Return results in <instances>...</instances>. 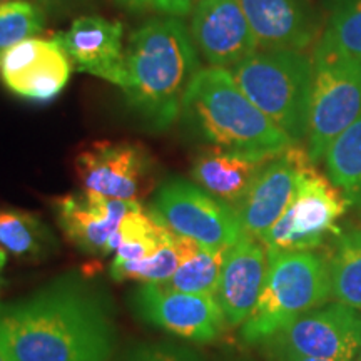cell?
<instances>
[{
    "label": "cell",
    "mask_w": 361,
    "mask_h": 361,
    "mask_svg": "<svg viewBox=\"0 0 361 361\" xmlns=\"http://www.w3.org/2000/svg\"><path fill=\"white\" fill-rule=\"evenodd\" d=\"M233 79L246 97L293 142L306 137L314 64L303 51L255 52L233 66Z\"/></svg>",
    "instance_id": "5b68a950"
},
{
    "label": "cell",
    "mask_w": 361,
    "mask_h": 361,
    "mask_svg": "<svg viewBox=\"0 0 361 361\" xmlns=\"http://www.w3.org/2000/svg\"><path fill=\"white\" fill-rule=\"evenodd\" d=\"M42 2H52V0H42Z\"/></svg>",
    "instance_id": "e575fe53"
},
{
    "label": "cell",
    "mask_w": 361,
    "mask_h": 361,
    "mask_svg": "<svg viewBox=\"0 0 361 361\" xmlns=\"http://www.w3.org/2000/svg\"><path fill=\"white\" fill-rule=\"evenodd\" d=\"M314 164L308 151L291 144L266 162L246 196L233 207L243 233L261 239L281 218L295 196L301 174Z\"/></svg>",
    "instance_id": "7c38bea8"
},
{
    "label": "cell",
    "mask_w": 361,
    "mask_h": 361,
    "mask_svg": "<svg viewBox=\"0 0 361 361\" xmlns=\"http://www.w3.org/2000/svg\"><path fill=\"white\" fill-rule=\"evenodd\" d=\"M194 239L179 236L173 233L169 241L164 246H161L154 255L144 259L135 261H116L111 263V276L116 281H133L141 283H166L173 276L174 271L178 269L184 259L189 258V252H192L196 247Z\"/></svg>",
    "instance_id": "603a6c76"
},
{
    "label": "cell",
    "mask_w": 361,
    "mask_h": 361,
    "mask_svg": "<svg viewBox=\"0 0 361 361\" xmlns=\"http://www.w3.org/2000/svg\"><path fill=\"white\" fill-rule=\"evenodd\" d=\"M314 62L361 64V0H335Z\"/></svg>",
    "instance_id": "ffe728a7"
},
{
    "label": "cell",
    "mask_w": 361,
    "mask_h": 361,
    "mask_svg": "<svg viewBox=\"0 0 361 361\" xmlns=\"http://www.w3.org/2000/svg\"><path fill=\"white\" fill-rule=\"evenodd\" d=\"M266 355H268V361H326V360L306 358V356L284 353V351H266Z\"/></svg>",
    "instance_id": "f546056e"
},
{
    "label": "cell",
    "mask_w": 361,
    "mask_h": 361,
    "mask_svg": "<svg viewBox=\"0 0 361 361\" xmlns=\"http://www.w3.org/2000/svg\"><path fill=\"white\" fill-rule=\"evenodd\" d=\"M0 361H12V360L8 358V356H7L6 353H4L2 350H0Z\"/></svg>",
    "instance_id": "d6a6232c"
},
{
    "label": "cell",
    "mask_w": 361,
    "mask_h": 361,
    "mask_svg": "<svg viewBox=\"0 0 361 361\" xmlns=\"http://www.w3.org/2000/svg\"><path fill=\"white\" fill-rule=\"evenodd\" d=\"M154 162L141 144L97 141L75 157V171L84 191L109 200L137 201L151 189Z\"/></svg>",
    "instance_id": "8fae6325"
},
{
    "label": "cell",
    "mask_w": 361,
    "mask_h": 361,
    "mask_svg": "<svg viewBox=\"0 0 361 361\" xmlns=\"http://www.w3.org/2000/svg\"><path fill=\"white\" fill-rule=\"evenodd\" d=\"M117 361H201L196 350L173 341L139 343L121 355Z\"/></svg>",
    "instance_id": "83f0119b"
},
{
    "label": "cell",
    "mask_w": 361,
    "mask_h": 361,
    "mask_svg": "<svg viewBox=\"0 0 361 361\" xmlns=\"http://www.w3.org/2000/svg\"><path fill=\"white\" fill-rule=\"evenodd\" d=\"M224 252V247L200 245L184 263L178 266L166 284L183 293L216 296Z\"/></svg>",
    "instance_id": "484cf974"
},
{
    "label": "cell",
    "mask_w": 361,
    "mask_h": 361,
    "mask_svg": "<svg viewBox=\"0 0 361 361\" xmlns=\"http://www.w3.org/2000/svg\"><path fill=\"white\" fill-rule=\"evenodd\" d=\"M200 71L189 30L179 19H154L130 35L123 79L129 106L157 129L178 119L186 89Z\"/></svg>",
    "instance_id": "7a4b0ae2"
},
{
    "label": "cell",
    "mask_w": 361,
    "mask_h": 361,
    "mask_svg": "<svg viewBox=\"0 0 361 361\" xmlns=\"http://www.w3.org/2000/svg\"><path fill=\"white\" fill-rule=\"evenodd\" d=\"M149 213L173 233L206 246L228 250L245 234L231 206L183 179L162 184Z\"/></svg>",
    "instance_id": "52a82bcc"
},
{
    "label": "cell",
    "mask_w": 361,
    "mask_h": 361,
    "mask_svg": "<svg viewBox=\"0 0 361 361\" xmlns=\"http://www.w3.org/2000/svg\"><path fill=\"white\" fill-rule=\"evenodd\" d=\"M117 2L130 8H141L149 6V4H154V0H117Z\"/></svg>",
    "instance_id": "4dcf8cb0"
},
{
    "label": "cell",
    "mask_w": 361,
    "mask_h": 361,
    "mask_svg": "<svg viewBox=\"0 0 361 361\" xmlns=\"http://www.w3.org/2000/svg\"><path fill=\"white\" fill-rule=\"evenodd\" d=\"M123 35L121 22L89 16L75 19L69 29L54 35V40L74 61L78 71L119 85L124 61Z\"/></svg>",
    "instance_id": "e0dca14e"
},
{
    "label": "cell",
    "mask_w": 361,
    "mask_h": 361,
    "mask_svg": "<svg viewBox=\"0 0 361 361\" xmlns=\"http://www.w3.org/2000/svg\"><path fill=\"white\" fill-rule=\"evenodd\" d=\"M331 298L329 261L314 251L268 252V273L255 310L241 328L250 345L269 340Z\"/></svg>",
    "instance_id": "277c9868"
},
{
    "label": "cell",
    "mask_w": 361,
    "mask_h": 361,
    "mask_svg": "<svg viewBox=\"0 0 361 361\" xmlns=\"http://www.w3.org/2000/svg\"><path fill=\"white\" fill-rule=\"evenodd\" d=\"M173 231L166 228L154 214L144 213L139 204L121 221L119 229L107 243L106 255L116 252V261H135L152 256L169 241Z\"/></svg>",
    "instance_id": "44dd1931"
},
{
    "label": "cell",
    "mask_w": 361,
    "mask_h": 361,
    "mask_svg": "<svg viewBox=\"0 0 361 361\" xmlns=\"http://www.w3.org/2000/svg\"><path fill=\"white\" fill-rule=\"evenodd\" d=\"M356 361H361V348H360V353H358V358H356Z\"/></svg>",
    "instance_id": "836d02e7"
},
{
    "label": "cell",
    "mask_w": 361,
    "mask_h": 361,
    "mask_svg": "<svg viewBox=\"0 0 361 361\" xmlns=\"http://www.w3.org/2000/svg\"><path fill=\"white\" fill-rule=\"evenodd\" d=\"M116 340L109 298L78 274L0 305V350L12 361H111Z\"/></svg>",
    "instance_id": "6da1fadb"
},
{
    "label": "cell",
    "mask_w": 361,
    "mask_h": 361,
    "mask_svg": "<svg viewBox=\"0 0 361 361\" xmlns=\"http://www.w3.org/2000/svg\"><path fill=\"white\" fill-rule=\"evenodd\" d=\"M264 351H284L326 361H356L361 348V311L324 303L261 343Z\"/></svg>",
    "instance_id": "9c48e42d"
},
{
    "label": "cell",
    "mask_w": 361,
    "mask_h": 361,
    "mask_svg": "<svg viewBox=\"0 0 361 361\" xmlns=\"http://www.w3.org/2000/svg\"><path fill=\"white\" fill-rule=\"evenodd\" d=\"M6 263H7V255L2 250H0V273H2V269H4V266H6ZM2 284H4V279H2V274H0V288H2Z\"/></svg>",
    "instance_id": "1f68e13d"
},
{
    "label": "cell",
    "mask_w": 361,
    "mask_h": 361,
    "mask_svg": "<svg viewBox=\"0 0 361 361\" xmlns=\"http://www.w3.org/2000/svg\"><path fill=\"white\" fill-rule=\"evenodd\" d=\"M329 276L331 298L361 311V229L338 239L335 255L329 261Z\"/></svg>",
    "instance_id": "d4e9b609"
},
{
    "label": "cell",
    "mask_w": 361,
    "mask_h": 361,
    "mask_svg": "<svg viewBox=\"0 0 361 361\" xmlns=\"http://www.w3.org/2000/svg\"><path fill=\"white\" fill-rule=\"evenodd\" d=\"M0 2H2V0H0Z\"/></svg>",
    "instance_id": "d590c367"
},
{
    "label": "cell",
    "mask_w": 361,
    "mask_h": 361,
    "mask_svg": "<svg viewBox=\"0 0 361 361\" xmlns=\"http://www.w3.org/2000/svg\"><path fill=\"white\" fill-rule=\"evenodd\" d=\"M348 200L311 164L301 174L296 192L284 213L259 239L268 252L314 251L333 234L348 209Z\"/></svg>",
    "instance_id": "8992f818"
},
{
    "label": "cell",
    "mask_w": 361,
    "mask_h": 361,
    "mask_svg": "<svg viewBox=\"0 0 361 361\" xmlns=\"http://www.w3.org/2000/svg\"><path fill=\"white\" fill-rule=\"evenodd\" d=\"M200 0H154V6L169 16H186Z\"/></svg>",
    "instance_id": "f1b7e54d"
},
{
    "label": "cell",
    "mask_w": 361,
    "mask_h": 361,
    "mask_svg": "<svg viewBox=\"0 0 361 361\" xmlns=\"http://www.w3.org/2000/svg\"><path fill=\"white\" fill-rule=\"evenodd\" d=\"M268 273V250L259 239L243 234L224 252L216 300L229 326L245 324L255 310Z\"/></svg>",
    "instance_id": "2e32d148"
},
{
    "label": "cell",
    "mask_w": 361,
    "mask_h": 361,
    "mask_svg": "<svg viewBox=\"0 0 361 361\" xmlns=\"http://www.w3.org/2000/svg\"><path fill=\"white\" fill-rule=\"evenodd\" d=\"M56 238L39 216L0 209V250L17 259L37 261L51 256Z\"/></svg>",
    "instance_id": "7402d4cb"
},
{
    "label": "cell",
    "mask_w": 361,
    "mask_h": 361,
    "mask_svg": "<svg viewBox=\"0 0 361 361\" xmlns=\"http://www.w3.org/2000/svg\"><path fill=\"white\" fill-rule=\"evenodd\" d=\"M129 303L144 323L192 343L218 340L228 324L216 296L183 293L166 283L142 284Z\"/></svg>",
    "instance_id": "30bf717a"
},
{
    "label": "cell",
    "mask_w": 361,
    "mask_h": 361,
    "mask_svg": "<svg viewBox=\"0 0 361 361\" xmlns=\"http://www.w3.org/2000/svg\"><path fill=\"white\" fill-rule=\"evenodd\" d=\"M276 154H251L214 146L194 159L191 178L207 194L234 207L250 191L266 162Z\"/></svg>",
    "instance_id": "d6986e66"
},
{
    "label": "cell",
    "mask_w": 361,
    "mask_h": 361,
    "mask_svg": "<svg viewBox=\"0 0 361 361\" xmlns=\"http://www.w3.org/2000/svg\"><path fill=\"white\" fill-rule=\"evenodd\" d=\"M192 42L213 67L236 66L258 52L239 0H200L191 17Z\"/></svg>",
    "instance_id": "5bb4252c"
},
{
    "label": "cell",
    "mask_w": 361,
    "mask_h": 361,
    "mask_svg": "<svg viewBox=\"0 0 361 361\" xmlns=\"http://www.w3.org/2000/svg\"><path fill=\"white\" fill-rule=\"evenodd\" d=\"M324 166L329 180L361 209V117L329 146Z\"/></svg>",
    "instance_id": "cb8c5ba5"
},
{
    "label": "cell",
    "mask_w": 361,
    "mask_h": 361,
    "mask_svg": "<svg viewBox=\"0 0 361 361\" xmlns=\"http://www.w3.org/2000/svg\"><path fill=\"white\" fill-rule=\"evenodd\" d=\"M183 119L216 147L276 154L295 144L239 89L221 67L197 71L180 104Z\"/></svg>",
    "instance_id": "3957f363"
},
{
    "label": "cell",
    "mask_w": 361,
    "mask_h": 361,
    "mask_svg": "<svg viewBox=\"0 0 361 361\" xmlns=\"http://www.w3.org/2000/svg\"><path fill=\"white\" fill-rule=\"evenodd\" d=\"M71 78V62L56 40L27 39L0 56V79L8 90L34 102L56 99Z\"/></svg>",
    "instance_id": "4fadbf2b"
},
{
    "label": "cell",
    "mask_w": 361,
    "mask_h": 361,
    "mask_svg": "<svg viewBox=\"0 0 361 361\" xmlns=\"http://www.w3.org/2000/svg\"><path fill=\"white\" fill-rule=\"evenodd\" d=\"M137 201L109 200L97 192H71L54 201L59 226L85 255L107 256V243Z\"/></svg>",
    "instance_id": "9a60e30c"
},
{
    "label": "cell",
    "mask_w": 361,
    "mask_h": 361,
    "mask_svg": "<svg viewBox=\"0 0 361 361\" xmlns=\"http://www.w3.org/2000/svg\"><path fill=\"white\" fill-rule=\"evenodd\" d=\"M258 47L305 51L316 37L308 0H239Z\"/></svg>",
    "instance_id": "ac0fdd59"
},
{
    "label": "cell",
    "mask_w": 361,
    "mask_h": 361,
    "mask_svg": "<svg viewBox=\"0 0 361 361\" xmlns=\"http://www.w3.org/2000/svg\"><path fill=\"white\" fill-rule=\"evenodd\" d=\"M44 29V13L24 0L0 4V56L12 45L34 37Z\"/></svg>",
    "instance_id": "4316f807"
},
{
    "label": "cell",
    "mask_w": 361,
    "mask_h": 361,
    "mask_svg": "<svg viewBox=\"0 0 361 361\" xmlns=\"http://www.w3.org/2000/svg\"><path fill=\"white\" fill-rule=\"evenodd\" d=\"M361 117V64L314 62L308 130V156L314 162Z\"/></svg>",
    "instance_id": "ba28073f"
}]
</instances>
